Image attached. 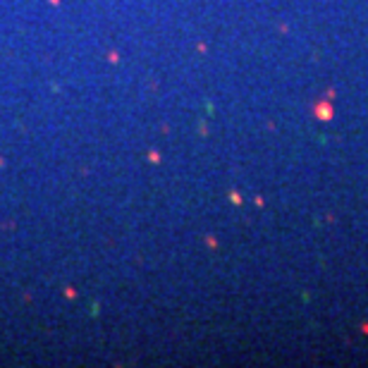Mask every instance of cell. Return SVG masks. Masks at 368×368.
I'll return each mask as SVG.
<instances>
[{"mask_svg":"<svg viewBox=\"0 0 368 368\" xmlns=\"http://www.w3.org/2000/svg\"><path fill=\"white\" fill-rule=\"evenodd\" d=\"M318 117H330V105H318Z\"/></svg>","mask_w":368,"mask_h":368,"instance_id":"cell-1","label":"cell"}]
</instances>
